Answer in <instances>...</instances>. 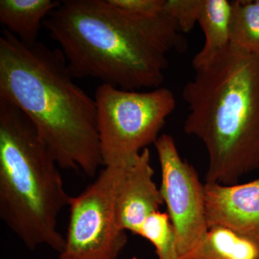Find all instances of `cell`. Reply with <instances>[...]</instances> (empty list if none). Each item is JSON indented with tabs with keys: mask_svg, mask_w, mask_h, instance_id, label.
<instances>
[{
	"mask_svg": "<svg viewBox=\"0 0 259 259\" xmlns=\"http://www.w3.org/2000/svg\"><path fill=\"white\" fill-rule=\"evenodd\" d=\"M153 174L151 154L146 148L127 168L116 197V222L122 231L139 236L144 221L164 204Z\"/></svg>",
	"mask_w": 259,
	"mask_h": 259,
	"instance_id": "obj_9",
	"label": "cell"
},
{
	"mask_svg": "<svg viewBox=\"0 0 259 259\" xmlns=\"http://www.w3.org/2000/svg\"><path fill=\"white\" fill-rule=\"evenodd\" d=\"M231 2L203 0L198 23L204 34L203 47L192 60L194 70L208 64L230 44Z\"/></svg>",
	"mask_w": 259,
	"mask_h": 259,
	"instance_id": "obj_11",
	"label": "cell"
},
{
	"mask_svg": "<svg viewBox=\"0 0 259 259\" xmlns=\"http://www.w3.org/2000/svg\"><path fill=\"white\" fill-rule=\"evenodd\" d=\"M230 44L259 56V0L231 2Z\"/></svg>",
	"mask_w": 259,
	"mask_h": 259,
	"instance_id": "obj_13",
	"label": "cell"
},
{
	"mask_svg": "<svg viewBox=\"0 0 259 259\" xmlns=\"http://www.w3.org/2000/svg\"><path fill=\"white\" fill-rule=\"evenodd\" d=\"M0 98L31 121L58 166L95 176L103 165L96 102L75 83L60 49L24 44L4 29Z\"/></svg>",
	"mask_w": 259,
	"mask_h": 259,
	"instance_id": "obj_2",
	"label": "cell"
},
{
	"mask_svg": "<svg viewBox=\"0 0 259 259\" xmlns=\"http://www.w3.org/2000/svg\"><path fill=\"white\" fill-rule=\"evenodd\" d=\"M183 88L184 130L208 155L205 182L238 184L259 169V56L230 44Z\"/></svg>",
	"mask_w": 259,
	"mask_h": 259,
	"instance_id": "obj_3",
	"label": "cell"
},
{
	"mask_svg": "<svg viewBox=\"0 0 259 259\" xmlns=\"http://www.w3.org/2000/svg\"><path fill=\"white\" fill-rule=\"evenodd\" d=\"M58 166L31 121L0 98V218L28 249L64 248L58 218L72 197Z\"/></svg>",
	"mask_w": 259,
	"mask_h": 259,
	"instance_id": "obj_4",
	"label": "cell"
},
{
	"mask_svg": "<svg viewBox=\"0 0 259 259\" xmlns=\"http://www.w3.org/2000/svg\"><path fill=\"white\" fill-rule=\"evenodd\" d=\"M203 0H166L163 12L177 22L180 31L190 32L198 23Z\"/></svg>",
	"mask_w": 259,
	"mask_h": 259,
	"instance_id": "obj_15",
	"label": "cell"
},
{
	"mask_svg": "<svg viewBox=\"0 0 259 259\" xmlns=\"http://www.w3.org/2000/svg\"><path fill=\"white\" fill-rule=\"evenodd\" d=\"M139 236L151 242L158 259H181L176 233L168 213H153L143 223Z\"/></svg>",
	"mask_w": 259,
	"mask_h": 259,
	"instance_id": "obj_14",
	"label": "cell"
},
{
	"mask_svg": "<svg viewBox=\"0 0 259 259\" xmlns=\"http://www.w3.org/2000/svg\"><path fill=\"white\" fill-rule=\"evenodd\" d=\"M201 259H259V246L228 228L212 227L204 237Z\"/></svg>",
	"mask_w": 259,
	"mask_h": 259,
	"instance_id": "obj_12",
	"label": "cell"
},
{
	"mask_svg": "<svg viewBox=\"0 0 259 259\" xmlns=\"http://www.w3.org/2000/svg\"><path fill=\"white\" fill-rule=\"evenodd\" d=\"M154 145L161 170L160 190L176 233L181 259H201L208 231L204 184L195 168L181 158L171 135H161Z\"/></svg>",
	"mask_w": 259,
	"mask_h": 259,
	"instance_id": "obj_7",
	"label": "cell"
},
{
	"mask_svg": "<svg viewBox=\"0 0 259 259\" xmlns=\"http://www.w3.org/2000/svg\"><path fill=\"white\" fill-rule=\"evenodd\" d=\"M112 5L131 14L140 17L157 16L161 14L166 0H109Z\"/></svg>",
	"mask_w": 259,
	"mask_h": 259,
	"instance_id": "obj_16",
	"label": "cell"
},
{
	"mask_svg": "<svg viewBox=\"0 0 259 259\" xmlns=\"http://www.w3.org/2000/svg\"><path fill=\"white\" fill-rule=\"evenodd\" d=\"M42 26L60 46L74 79L93 78L128 91L159 88L168 53L187 46L164 12L137 16L109 0H63Z\"/></svg>",
	"mask_w": 259,
	"mask_h": 259,
	"instance_id": "obj_1",
	"label": "cell"
},
{
	"mask_svg": "<svg viewBox=\"0 0 259 259\" xmlns=\"http://www.w3.org/2000/svg\"><path fill=\"white\" fill-rule=\"evenodd\" d=\"M131 164L105 166L93 183L71 197L69 225L59 259L118 258L127 236L116 222V197Z\"/></svg>",
	"mask_w": 259,
	"mask_h": 259,
	"instance_id": "obj_6",
	"label": "cell"
},
{
	"mask_svg": "<svg viewBox=\"0 0 259 259\" xmlns=\"http://www.w3.org/2000/svg\"><path fill=\"white\" fill-rule=\"evenodd\" d=\"M103 166L134 163L148 145L155 144L176 107L169 89L128 91L102 83L95 97Z\"/></svg>",
	"mask_w": 259,
	"mask_h": 259,
	"instance_id": "obj_5",
	"label": "cell"
},
{
	"mask_svg": "<svg viewBox=\"0 0 259 259\" xmlns=\"http://www.w3.org/2000/svg\"><path fill=\"white\" fill-rule=\"evenodd\" d=\"M60 3L57 0H1L0 23L20 41L35 44L44 20Z\"/></svg>",
	"mask_w": 259,
	"mask_h": 259,
	"instance_id": "obj_10",
	"label": "cell"
},
{
	"mask_svg": "<svg viewBox=\"0 0 259 259\" xmlns=\"http://www.w3.org/2000/svg\"><path fill=\"white\" fill-rule=\"evenodd\" d=\"M208 228L224 227L259 246V179L242 185L204 183Z\"/></svg>",
	"mask_w": 259,
	"mask_h": 259,
	"instance_id": "obj_8",
	"label": "cell"
}]
</instances>
